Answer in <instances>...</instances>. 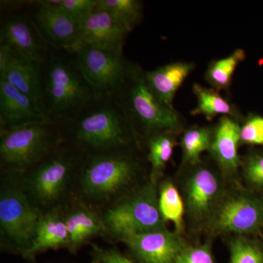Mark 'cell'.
<instances>
[{"mask_svg":"<svg viewBox=\"0 0 263 263\" xmlns=\"http://www.w3.org/2000/svg\"><path fill=\"white\" fill-rule=\"evenodd\" d=\"M15 8L2 15L0 44L5 45L31 61L40 64L49 46L43 40L31 13Z\"/></svg>","mask_w":263,"mask_h":263,"instance_id":"obj_12","label":"cell"},{"mask_svg":"<svg viewBox=\"0 0 263 263\" xmlns=\"http://www.w3.org/2000/svg\"><path fill=\"white\" fill-rule=\"evenodd\" d=\"M60 127L63 143L81 155L144 148L113 95L102 94Z\"/></svg>","mask_w":263,"mask_h":263,"instance_id":"obj_2","label":"cell"},{"mask_svg":"<svg viewBox=\"0 0 263 263\" xmlns=\"http://www.w3.org/2000/svg\"><path fill=\"white\" fill-rule=\"evenodd\" d=\"M193 62H176L144 71L145 81L155 98L168 108H174L178 89L195 68Z\"/></svg>","mask_w":263,"mask_h":263,"instance_id":"obj_20","label":"cell"},{"mask_svg":"<svg viewBox=\"0 0 263 263\" xmlns=\"http://www.w3.org/2000/svg\"><path fill=\"white\" fill-rule=\"evenodd\" d=\"M69 235L62 207L44 213L25 260L36 263L37 254L48 250L68 249Z\"/></svg>","mask_w":263,"mask_h":263,"instance_id":"obj_21","label":"cell"},{"mask_svg":"<svg viewBox=\"0 0 263 263\" xmlns=\"http://www.w3.org/2000/svg\"><path fill=\"white\" fill-rule=\"evenodd\" d=\"M73 52L85 77L102 94H113L131 65L123 53L104 48L84 46Z\"/></svg>","mask_w":263,"mask_h":263,"instance_id":"obj_11","label":"cell"},{"mask_svg":"<svg viewBox=\"0 0 263 263\" xmlns=\"http://www.w3.org/2000/svg\"><path fill=\"white\" fill-rule=\"evenodd\" d=\"M240 123L224 116L214 125L209 153L227 182L240 181L239 155Z\"/></svg>","mask_w":263,"mask_h":263,"instance_id":"obj_16","label":"cell"},{"mask_svg":"<svg viewBox=\"0 0 263 263\" xmlns=\"http://www.w3.org/2000/svg\"><path fill=\"white\" fill-rule=\"evenodd\" d=\"M62 212L69 235L67 250L76 255L84 246L91 245L94 238L108 239V233L103 216L76 196L64 206Z\"/></svg>","mask_w":263,"mask_h":263,"instance_id":"obj_15","label":"cell"},{"mask_svg":"<svg viewBox=\"0 0 263 263\" xmlns=\"http://www.w3.org/2000/svg\"><path fill=\"white\" fill-rule=\"evenodd\" d=\"M129 32L108 12L94 10L81 22L80 35L76 49L84 46L123 53Z\"/></svg>","mask_w":263,"mask_h":263,"instance_id":"obj_17","label":"cell"},{"mask_svg":"<svg viewBox=\"0 0 263 263\" xmlns=\"http://www.w3.org/2000/svg\"><path fill=\"white\" fill-rule=\"evenodd\" d=\"M181 133L182 132H162L151 136L143 143L152 182L159 183L165 176L164 171L174 155L175 148L179 144Z\"/></svg>","mask_w":263,"mask_h":263,"instance_id":"obj_22","label":"cell"},{"mask_svg":"<svg viewBox=\"0 0 263 263\" xmlns=\"http://www.w3.org/2000/svg\"><path fill=\"white\" fill-rule=\"evenodd\" d=\"M262 232H263V224H262V230H261V233H262Z\"/></svg>","mask_w":263,"mask_h":263,"instance_id":"obj_34","label":"cell"},{"mask_svg":"<svg viewBox=\"0 0 263 263\" xmlns=\"http://www.w3.org/2000/svg\"><path fill=\"white\" fill-rule=\"evenodd\" d=\"M44 3L62 10L79 22L92 13L98 0H43Z\"/></svg>","mask_w":263,"mask_h":263,"instance_id":"obj_31","label":"cell"},{"mask_svg":"<svg viewBox=\"0 0 263 263\" xmlns=\"http://www.w3.org/2000/svg\"><path fill=\"white\" fill-rule=\"evenodd\" d=\"M193 91L196 97L197 105L196 108L192 110V115L203 116L209 122L219 115L228 116L240 123L243 122V117L239 109L221 96L218 91L212 88L202 86L198 83L193 84Z\"/></svg>","mask_w":263,"mask_h":263,"instance_id":"obj_24","label":"cell"},{"mask_svg":"<svg viewBox=\"0 0 263 263\" xmlns=\"http://www.w3.org/2000/svg\"><path fill=\"white\" fill-rule=\"evenodd\" d=\"M108 239L119 242L135 233L167 229L158 204V183L151 180L102 214Z\"/></svg>","mask_w":263,"mask_h":263,"instance_id":"obj_10","label":"cell"},{"mask_svg":"<svg viewBox=\"0 0 263 263\" xmlns=\"http://www.w3.org/2000/svg\"><path fill=\"white\" fill-rule=\"evenodd\" d=\"M43 121L39 104L0 76V129Z\"/></svg>","mask_w":263,"mask_h":263,"instance_id":"obj_19","label":"cell"},{"mask_svg":"<svg viewBox=\"0 0 263 263\" xmlns=\"http://www.w3.org/2000/svg\"><path fill=\"white\" fill-rule=\"evenodd\" d=\"M0 76L35 100L41 107L39 64L31 61L8 46L0 44Z\"/></svg>","mask_w":263,"mask_h":263,"instance_id":"obj_18","label":"cell"},{"mask_svg":"<svg viewBox=\"0 0 263 263\" xmlns=\"http://www.w3.org/2000/svg\"><path fill=\"white\" fill-rule=\"evenodd\" d=\"M240 145L263 146V118L250 116L240 123Z\"/></svg>","mask_w":263,"mask_h":263,"instance_id":"obj_32","label":"cell"},{"mask_svg":"<svg viewBox=\"0 0 263 263\" xmlns=\"http://www.w3.org/2000/svg\"><path fill=\"white\" fill-rule=\"evenodd\" d=\"M214 240L205 238L204 241H190L182 249L175 263H217L213 252Z\"/></svg>","mask_w":263,"mask_h":263,"instance_id":"obj_30","label":"cell"},{"mask_svg":"<svg viewBox=\"0 0 263 263\" xmlns=\"http://www.w3.org/2000/svg\"><path fill=\"white\" fill-rule=\"evenodd\" d=\"M81 157L62 143L30 168L18 173L26 193L40 210L46 213L61 208L75 197Z\"/></svg>","mask_w":263,"mask_h":263,"instance_id":"obj_5","label":"cell"},{"mask_svg":"<svg viewBox=\"0 0 263 263\" xmlns=\"http://www.w3.org/2000/svg\"><path fill=\"white\" fill-rule=\"evenodd\" d=\"M149 179V165L143 147L82 155L75 196L102 214Z\"/></svg>","mask_w":263,"mask_h":263,"instance_id":"obj_1","label":"cell"},{"mask_svg":"<svg viewBox=\"0 0 263 263\" xmlns=\"http://www.w3.org/2000/svg\"><path fill=\"white\" fill-rule=\"evenodd\" d=\"M228 247V263H263V242L250 235H229L222 238Z\"/></svg>","mask_w":263,"mask_h":263,"instance_id":"obj_27","label":"cell"},{"mask_svg":"<svg viewBox=\"0 0 263 263\" xmlns=\"http://www.w3.org/2000/svg\"><path fill=\"white\" fill-rule=\"evenodd\" d=\"M33 21L48 46L74 51L80 35L81 22L43 0L32 2Z\"/></svg>","mask_w":263,"mask_h":263,"instance_id":"obj_14","label":"cell"},{"mask_svg":"<svg viewBox=\"0 0 263 263\" xmlns=\"http://www.w3.org/2000/svg\"><path fill=\"white\" fill-rule=\"evenodd\" d=\"M143 145L151 136L166 131L183 132L186 119L175 108L160 103L151 92L144 70L135 62L122 84L112 94Z\"/></svg>","mask_w":263,"mask_h":263,"instance_id":"obj_6","label":"cell"},{"mask_svg":"<svg viewBox=\"0 0 263 263\" xmlns=\"http://www.w3.org/2000/svg\"><path fill=\"white\" fill-rule=\"evenodd\" d=\"M95 10L108 12L129 32L143 18V3L138 0H98Z\"/></svg>","mask_w":263,"mask_h":263,"instance_id":"obj_28","label":"cell"},{"mask_svg":"<svg viewBox=\"0 0 263 263\" xmlns=\"http://www.w3.org/2000/svg\"><path fill=\"white\" fill-rule=\"evenodd\" d=\"M91 263H137L116 247L104 248L91 243Z\"/></svg>","mask_w":263,"mask_h":263,"instance_id":"obj_33","label":"cell"},{"mask_svg":"<svg viewBox=\"0 0 263 263\" xmlns=\"http://www.w3.org/2000/svg\"><path fill=\"white\" fill-rule=\"evenodd\" d=\"M246 58L245 51L237 48L229 56L214 60L209 64L205 74V80L215 91H229L233 75L238 66Z\"/></svg>","mask_w":263,"mask_h":263,"instance_id":"obj_26","label":"cell"},{"mask_svg":"<svg viewBox=\"0 0 263 263\" xmlns=\"http://www.w3.org/2000/svg\"><path fill=\"white\" fill-rule=\"evenodd\" d=\"M21 182L18 173L0 174V246L2 251L24 259L43 215Z\"/></svg>","mask_w":263,"mask_h":263,"instance_id":"obj_7","label":"cell"},{"mask_svg":"<svg viewBox=\"0 0 263 263\" xmlns=\"http://www.w3.org/2000/svg\"><path fill=\"white\" fill-rule=\"evenodd\" d=\"M62 143L60 125L48 121L0 129V171L24 172Z\"/></svg>","mask_w":263,"mask_h":263,"instance_id":"obj_8","label":"cell"},{"mask_svg":"<svg viewBox=\"0 0 263 263\" xmlns=\"http://www.w3.org/2000/svg\"><path fill=\"white\" fill-rule=\"evenodd\" d=\"M263 224V197L245 188L241 181L228 183L226 192L209 221L205 238L255 235Z\"/></svg>","mask_w":263,"mask_h":263,"instance_id":"obj_9","label":"cell"},{"mask_svg":"<svg viewBox=\"0 0 263 263\" xmlns=\"http://www.w3.org/2000/svg\"><path fill=\"white\" fill-rule=\"evenodd\" d=\"M214 125L186 127L179 138L181 148L179 166L192 165L200 162L203 152H209L214 136Z\"/></svg>","mask_w":263,"mask_h":263,"instance_id":"obj_25","label":"cell"},{"mask_svg":"<svg viewBox=\"0 0 263 263\" xmlns=\"http://www.w3.org/2000/svg\"><path fill=\"white\" fill-rule=\"evenodd\" d=\"M174 178L184 203L186 238L201 241L228 182L209 156L196 164L179 166Z\"/></svg>","mask_w":263,"mask_h":263,"instance_id":"obj_4","label":"cell"},{"mask_svg":"<svg viewBox=\"0 0 263 263\" xmlns=\"http://www.w3.org/2000/svg\"><path fill=\"white\" fill-rule=\"evenodd\" d=\"M39 66L41 108L48 122L63 124L102 95L85 77L75 52L49 46Z\"/></svg>","mask_w":263,"mask_h":263,"instance_id":"obj_3","label":"cell"},{"mask_svg":"<svg viewBox=\"0 0 263 263\" xmlns=\"http://www.w3.org/2000/svg\"><path fill=\"white\" fill-rule=\"evenodd\" d=\"M119 242L126 245L137 263H175L190 240L167 228L124 235Z\"/></svg>","mask_w":263,"mask_h":263,"instance_id":"obj_13","label":"cell"},{"mask_svg":"<svg viewBox=\"0 0 263 263\" xmlns=\"http://www.w3.org/2000/svg\"><path fill=\"white\" fill-rule=\"evenodd\" d=\"M158 204L164 221L172 222L175 233L186 238L184 203L174 176H164L159 182Z\"/></svg>","mask_w":263,"mask_h":263,"instance_id":"obj_23","label":"cell"},{"mask_svg":"<svg viewBox=\"0 0 263 263\" xmlns=\"http://www.w3.org/2000/svg\"><path fill=\"white\" fill-rule=\"evenodd\" d=\"M240 179L242 184L252 193H263V153L249 151L241 156Z\"/></svg>","mask_w":263,"mask_h":263,"instance_id":"obj_29","label":"cell"}]
</instances>
